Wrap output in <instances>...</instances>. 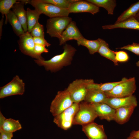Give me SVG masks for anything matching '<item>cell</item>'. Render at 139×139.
Returning <instances> with one entry per match:
<instances>
[{
    "label": "cell",
    "instance_id": "obj_1",
    "mask_svg": "<svg viewBox=\"0 0 139 139\" xmlns=\"http://www.w3.org/2000/svg\"><path fill=\"white\" fill-rule=\"evenodd\" d=\"M64 51L61 54L56 55L48 60L34 59L39 66H43L45 69L52 72H55L64 66L70 65L76 51L71 45L65 44Z\"/></svg>",
    "mask_w": 139,
    "mask_h": 139
},
{
    "label": "cell",
    "instance_id": "obj_2",
    "mask_svg": "<svg viewBox=\"0 0 139 139\" xmlns=\"http://www.w3.org/2000/svg\"><path fill=\"white\" fill-rule=\"evenodd\" d=\"M98 117L92 105L84 101L79 103V109L74 117L73 124L83 126L94 122Z\"/></svg>",
    "mask_w": 139,
    "mask_h": 139
},
{
    "label": "cell",
    "instance_id": "obj_3",
    "mask_svg": "<svg viewBox=\"0 0 139 139\" xmlns=\"http://www.w3.org/2000/svg\"><path fill=\"white\" fill-rule=\"evenodd\" d=\"M93 82L92 79H78L69 84L66 89L73 103H79L84 100L88 90L87 86Z\"/></svg>",
    "mask_w": 139,
    "mask_h": 139
},
{
    "label": "cell",
    "instance_id": "obj_4",
    "mask_svg": "<svg viewBox=\"0 0 139 139\" xmlns=\"http://www.w3.org/2000/svg\"><path fill=\"white\" fill-rule=\"evenodd\" d=\"M26 3L30 4L41 14L50 18L68 17L70 13L68 9H62L51 4L41 2L38 0H27Z\"/></svg>",
    "mask_w": 139,
    "mask_h": 139
},
{
    "label": "cell",
    "instance_id": "obj_5",
    "mask_svg": "<svg viewBox=\"0 0 139 139\" xmlns=\"http://www.w3.org/2000/svg\"><path fill=\"white\" fill-rule=\"evenodd\" d=\"M136 89V80L134 77L125 80L111 90L104 92L108 97H123L133 95Z\"/></svg>",
    "mask_w": 139,
    "mask_h": 139
},
{
    "label": "cell",
    "instance_id": "obj_6",
    "mask_svg": "<svg viewBox=\"0 0 139 139\" xmlns=\"http://www.w3.org/2000/svg\"><path fill=\"white\" fill-rule=\"evenodd\" d=\"M72 21V18L68 16L50 18L46 22V32L51 37H56L59 39Z\"/></svg>",
    "mask_w": 139,
    "mask_h": 139
},
{
    "label": "cell",
    "instance_id": "obj_7",
    "mask_svg": "<svg viewBox=\"0 0 139 139\" xmlns=\"http://www.w3.org/2000/svg\"><path fill=\"white\" fill-rule=\"evenodd\" d=\"M73 103L69 93L66 89L59 91L51 102L50 111L55 117L70 107Z\"/></svg>",
    "mask_w": 139,
    "mask_h": 139
},
{
    "label": "cell",
    "instance_id": "obj_8",
    "mask_svg": "<svg viewBox=\"0 0 139 139\" xmlns=\"http://www.w3.org/2000/svg\"><path fill=\"white\" fill-rule=\"evenodd\" d=\"M79 103H73L70 107L54 117V122L59 127L64 130L70 128L73 124L75 116L79 108Z\"/></svg>",
    "mask_w": 139,
    "mask_h": 139
},
{
    "label": "cell",
    "instance_id": "obj_9",
    "mask_svg": "<svg viewBox=\"0 0 139 139\" xmlns=\"http://www.w3.org/2000/svg\"><path fill=\"white\" fill-rule=\"evenodd\" d=\"M25 86L22 80L18 75H16L10 82L0 88V98L14 95L23 94L25 92Z\"/></svg>",
    "mask_w": 139,
    "mask_h": 139
},
{
    "label": "cell",
    "instance_id": "obj_10",
    "mask_svg": "<svg viewBox=\"0 0 139 139\" xmlns=\"http://www.w3.org/2000/svg\"><path fill=\"white\" fill-rule=\"evenodd\" d=\"M18 41L19 49L22 53L37 60H43L35 53L34 48L35 45L33 37L28 31L20 36Z\"/></svg>",
    "mask_w": 139,
    "mask_h": 139
},
{
    "label": "cell",
    "instance_id": "obj_11",
    "mask_svg": "<svg viewBox=\"0 0 139 139\" xmlns=\"http://www.w3.org/2000/svg\"><path fill=\"white\" fill-rule=\"evenodd\" d=\"M68 10L70 13L88 12L93 15L99 11V7L86 0H78L71 4Z\"/></svg>",
    "mask_w": 139,
    "mask_h": 139
},
{
    "label": "cell",
    "instance_id": "obj_12",
    "mask_svg": "<svg viewBox=\"0 0 139 139\" xmlns=\"http://www.w3.org/2000/svg\"><path fill=\"white\" fill-rule=\"evenodd\" d=\"M84 38L77 26L75 22L72 21L59 39V45L65 44L66 41L69 40H74L77 41Z\"/></svg>",
    "mask_w": 139,
    "mask_h": 139
},
{
    "label": "cell",
    "instance_id": "obj_13",
    "mask_svg": "<svg viewBox=\"0 0 139 139\" xmlns=\"http://www.w3.org/2000/svg\"><path fill=\"white\" fill-rule=\"evenodd\" d=\"M103 103H105L116 109L126 106L136 107L137 102L136 96L133 95L123 97H107Z\"/></svg>",
    "mask_w": 139,
    "mask_h": 139
},
{
    "label": "cell",
    "instance_id": "obj_14",
    "mask_svg": "<svg viewBox=\"0 0 139 139\" xmlns=\"http://www.w3.org/2000/svg\"><path fill=\"white\" fill-rule=\"evenodd\" d=\"M82 130L89 139H107L103 125L94 122L82 126Z\"/></svg>",
    "mask_w": 139,
    "mask_h": 139
},
{
    "label": "cell",
    "instance_id": "obj_15",
    "mask_svg": "<svg viewBox=\"0 0 139 139\" xmlns=\"http://www.w3.org/2000/svg\"><path fill=\"white\" fill-rule=\"evenodd\" d=\"M91 104L100 119H105L108 121L114 120L115 109L104 103Z\"/></svg>",
    "mask_w": 139,
    "mask_h": 139
},
{
    "label": "cell",
    "instance_id": "obj_16",
    "mask_svg": "<svg viewBox=\"0 0 139 139\" xmlns=\"http://www.w3.org/2000/svg\"><path fill=\"white\" fill-rule=\"evenodd\" d=\"M26 1L18 0L12 8L13 11L21 23L25 32L28 31L27 11L24 8Z\"/></svg>",
    "mask_w": 139,
    "mask_h": 139
},
{
    "label": "cell",
    "instance_id": "obj_17",
    "mask_svg": "<svg viewBox=\"0 0 139 139\" xmlns=\"http://www.w3.org/2000/svg\"><path fill=\"white\" fill-rule=\"evenodd\" d=\"M22 128L18 120L12 118L7 119L0 111V129L8 133H13Z\"/></svg>",
    "mask_w": 139,
    "mask_h": 139
},
{
    "label": "cell",
    "instance_id": "obj_18",
    "mask_svg": "<svg viewBox=\"0 0 139 139\" xmlns=\"http://www.w3.org/2000/svg\"><path fill=\"white\" fill-rule=\"evenodd\" d=\"M135 107L126 106L116 109L114 120L120 124L126 123L129 119Z\"/></svg>",
    "mask_w": 139,
    "mask_h": 139
},
{
    "label": "cell",
    "instance_id": "obj_19",
    "mask_svg": "<svg viewBox=\"0 0 139 139\" xmlns=\"http://www.w3.org/2000/svg\"><path fill=\"white\" fill-rule=\"evenodd\" d=\"M102 27L103 29L122 28L139 30V21L135 17H132L118 23L105 25Z\"/></svg>",
    "mask_w": 139,
    "mask_h": 139
},
{
    "label": "cell",
    "instance_id": "obj_20",
    "mask_svg": "<svg viewBox=\"0 0 139 139\" xmlns=\"http://www.w3.org/2000/svg\"><path fill=\"white\" fill-rule=\"evenodd\" d=\"M107 97L104 92L94 89H88L84 101L90 104L103 103Z\"/></svg>",
    "mask_w": 139,
    "mask_h": 139
},
{
    "label": "cell",
    "instance_id": "obj_21",
    "mask_svg": "<svg viewBox=\"0 0 139 139\" xmlns=\"http://www.w3.org/2000/svg\"><path fill=\"white\" fill-rule=\"evenodd\" d=\"M98 39L100 42V46L97 52L101 56L112 61L115 65H118L115 54L113 51L109 48L108 44L103 39L100 38Z\"/></svg>",
    "mask_w": 139,
    "mask_h": 139
},
{
    "label": "cell",
    "instance_id": "obj_22",
    "mask_svg": "<svg viewBox=\"0 0 139 139\" xmlns=\"http://www.w3.org/2000/svg\"><path fill=\"white\" fill-rule=\"evenodd\" d=\"M7 18L8 22L17 36L19 37L25 32L21 23L12 11L10 10L7 15Z\"/></svg>",
    "mask_w": 139,
    "mask_h": 139
},
{
    "label": "cell",
    "instance_id": "obj_23",
    "mask_svg": "<svg viewBox=\"0 0 139 139\" xmlns=\"http://www.w3.org/2000/svg\"><path fill=\"white\" fill-rule=\"evenodd\" d=\"M139 12V1L132 4L118 18L115 23H118L132 17H135Z\"/></svg>",
    "mask_w": 139,
    "mask_h": 139
},
{
    "label": "cell",
    "instance_id": "obj_24",
    "mask_svg": "<svg viewBox=\"0 0 139 139\" xmlns=\"http://www.w3.org/2000/svg\"><path fill=\"white\" fill-rule=\"evenodd\" d=\"M77 42L78 46L81 45L86 47L91 55L97 52L100 46V42L98 38L95 40H90L84 38L77 41Z\"/></svg>",
    "mask_w": 139,
    "mask_h": 139
},
{
    "label": "cell",
    "instance_id": "obj_25",
    "mask_svg": "<svg viewBox=\"0 0 139 139\" xmlns=\"http://www.w3.org/2000/svg\"><path fill=\"white\" fill-rule=\"evenodd\" d=\"M28 31L30 33L34 26L38 22L41 13L35 9L32 10L29 8L27 10Z\"/></svg>",
    "mask_w": 139,
    "mask_h": 139
},
{
    "label": "cell",
    "instance_id": "obj_26",
    "mask_svg": "<svg viewBox=\"0 0 139 139\" xmlns=\"http://www.w3.org/2000/svg\"><path fill=\"white\" fill-rule=\"evenodd\" d=\"M87 1L99 7L104 8L109 14L113 15L116 5V1L114 0H87Z\"/></svg>",
    "mask_w": 139,
    "mask_h": 139
},
{
    "label": "cell",
    "instance_id": "obj_27",
    "mask_svg": "<svg viewBox=\"0 0 139 139\" xmlns=\"http://www.w3.org/2000/svg\"><path fill=\"white\" fill-rule=\"evenodd\" d=\"M126 78L123 77L120 81L116 82H107L98 84L94 82L89 84L87 86V89H98L103 92L110 91L115 86L125 80Z\"/></svg>",
    "mask_w": 139,
    "mask_h": 139
},
{
    "label": "cell",
    "instance_id": "obj_28",
    "mask_svg": "<svg viewBox=\"0 0 139 139\" xmlns=\"http://www.w3.org/2000/svg\"><path fill=\"white\" fill-rule=\"evenodd\" d=\"M18 0H1L0 1V12L2 16H5V24L7 23L8 21L7 16L10 9Z\"/></svg>",
    "mask_w": 139,
    "mask_h": 139
},
{
    "label": "cell",
    "instance_id": "obj_29",
    "mask_svg": "<svg viewBox=\"0 0 139 139\" xmlns=\"http://www.w3.org/2000/svg\"><path fill=\"white\" fill-rule=\"evenodd\" d=\"M78 0H38L40 2L51 4L61 8L68 9L71 4Z\"/></svg>",
    "mask_w": 139,
    "mask_h": 139
},
{
    "label": "cell",
    "instance_id": "obj_30",
    "mask_svg": "<svg viewBox=\"0 0 139 139\" xmlns=\"http://www.w3.org/2000/svg\"><path fill=\"white\" fill-rule=\"evenodd\" d=\"M33 37L45 38L43 25L38 22L30 32Z\"/></svg>",
    "mask_w": 139,
    "mask_h": 139
},
{
    "label": "cell",
    "instance_id": "obj_31",
    "mask_svg": "<svg viewBox=\"0 0 139 139\" xmlns=\"http://www.w3.org/2000/svg\"><path fill=\"white\" fill-rule=\"evenodd\" d=\"M113 51L115 55L116 59L118 62H125L128 60L129 57L126 51Z\"/></svg>",
    "mask_w": 139,
    "mask_h": 139
},
{
    "label": "cell",
    "instance_id": "obj_32",
    "mask_svg": "<svg viewBox=\"0 0 139 139\" xmlns=\"http://www.w3.org/2000/svg\"><path fill=\"white\" fill-rule=\"evenodd\" d=\"M116 49L127 50L137 55H139V43L133 42L131 44Z\"/></svg>",
    "mask_w": 139,
    "mask_h": 139
},
{
    "label": "cell",
    "instance_id": "obj_33",
    "mask_svg": "<svg viewBox=\"0 0 139 139\" xmlns=\"http://www.w3.org/2000/svg\"><path fill=\"white\" fill-rule=\"evenodd\" d=\"M34 51L35 54L42 59H44L41 56L43 53H47L49 52L48 49L45 47L38 45H35L34 48Z\"/></svg>",
    "mask_w": 139,
    "mask_h": 139
},
{
    "label": "cell",
    "instance_id": "obj_34",
    "mask_svg": "<svg viewBox=\"0 0 139 139\" xmlns=\"http://www.w3.org/2000/svg\"><path fill=\"white\" fill-rule=\"evenodd\" d=\"M34 42L35 45H38L45 47H49L51 44L48 43L45 38L41 37H33Z\"/></svg>",
    "mask_w": 139,
    "mask_h": 139
},
{
    "label": "cell",
    "instance_id": "obj_35",
    "mask_svg": "<svg viewBox=\"0 0 139 139\" xmlns=\"http://www.w3.org/2000/svg\"><path fill=\"white\" fill-rule=\"evenodd\" d=\"M0 139H12L13 134L4 132L0 129Z\"/></svg>",
    "mask_w": 139,
    "mask_h": 139
},
{
    "label": "cell",
    "instance_id": "obj_36",
    "mask_svg": "<svg viewBox=\"0 0 139 139\" xmlns=\"http://www.w3.org/2000/svg\"><path fill=\"white\" fill-rule=\"evenodd\" d=\"M129 136L139 139V130L138 131H132L130 133Z\"/></svg>",
    "mask_w": 139,
    "mask_h": 139
},
{
    "label": "cell",
    "instance_id": "obj_37",
    "mask_svg": "<svg viewBox=\"0 0 139 139\" xmlns=\"http://www.w3.org/2000/svg\"><path fill=\"white\" fill-rule=\"evenodd\" d=\"M4 16H2V17L0 21V39L2 34V28L3 24Z\"/></svg>",
    "mask_w": 139,
    "mask_h": 139
},
{
    "label": "cell",
    "instance_id": "obj_38",
    "mask_svg": "<svg viewBox=\"0 0 139 139\" xmlns=\"http://www.w3.org/2000/svg\"><path fill=\"white\" fill-rule=\"evenodd\" d=\"M126 139H138L134 137H131L130 136H128L127 138Z\"/></svg>",
    "mask_w": 139,
    "mask_h": 139
},
{
    "label": "cell",
    "instance_id": "obj_39",
    "mask_svg": "<svg viewBox=\"0 0 139 139\" xmlns=\"http://www.w3.org/2000/svg\"><path fill=\"white\" fill-rule=\"evenodd\" d=\"M136 65L137 66V67H139V61H137L136 63Z\"/></svg>",
    "mask_w": 139,
    "mask_h": 139
},
{
    "label": "cell",
    "instance_id": "obj_40",
    "mask_svg": "<svg viewBox=\"0 0 139 139\" xmlns=\"http://www.w3.org/2000/svg\"><path fill=\"white\" fill-rule=\"evenodd\" d=\"M139 17V12H138V13H137V14H136V16H135V18H137V17Z\"/></svg>",
    "mask_w": 139,
    "mask_h": 139
},
{
    "label": "cell",
    "instance_id": "obj_41",
    "mask_svg": "<svg viewBox=\"0 0 139 139\" xmlns=\"http://www.w3.org/2000/svg\"><path fill=\"white\" fill-rule=\"evenodd\" d=\"M137 20L139 21V17H137V18H136Z\"/></svg>",
    "mask_w": 139,
    "mask_h": 139
}]
</instances>
